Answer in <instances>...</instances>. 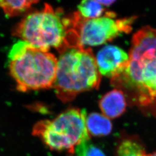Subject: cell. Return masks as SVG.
I'll return each mask as SVG.
<instances>
[{"mask_svg": "<svg viewBox=\"0 0 156 156\" xmlns=\"http://www.w3.org/2000/svg\"><path fill=\"white\" fill-rule=\"evenodd\" d=\"M128 66L111 78L112 85L122 89L133 104L156 112V29L145 26L134 34Z\"/></svg>", "mask_w": 156, "mask_h": 156, "instance_id": "obj_1", "label": "cell"}, {"mask_svg": "<svg viewBox=\"0 0 156 156\" xmlns=\"http://www.w3.org/2000/svg\"><path fill=\"white\" fill-rule=\"evenodd\" d=\"M58 51L60 55L53 88L60 100L67 103L81 93L99 87L101 75L90 48L70 45Z\"/></svg>", "mask_w": 156, "mask_h": 156, "instance_id": "obj_2", "label": "cell"}, {"mask_svg": "<svg viewBox=\"0 0 156 156\" xmlns=\"http://www.w3.org/2000/svg\"><path fill=\"white\" fill-rule=\"evenodd\" d=\"M8 57L9 72L19 91L53 88L57 59L52 53L21 41L13 46Z\"/></svg>", "mask_w": 156, "mask_h": 156, "instance_id": "obj_3", "label": "cell"}, {"mask_svg": "<svg viewBox=\"0 0 156 156\" xmlns=\"http://www.w3.org/2000/svg\"><path fill=\"white\" fill-rule=\"evenodd\" d=\"M62 15V11L46 4L42 9L24 17L13 35L41 50L54 48L59 51L66 46L69 27L68 17Z\"/></svg>", "mask_w": 156, "mask_h": 156, "instance_id": "obj_4", "label": "cell"}, {"mask_svg": "<svg viewBox=\"0 0 156 156\" xmlns=\"http://www.w3.org/2000/svg\"><path fill=\"white\" fill-rule=\"evenodd\" d=\"M86 117L84 109L69 108L52 120L38 122L32 134L51 150L67 151L73 154L79 144L90 139Z\"/></svg>", "mask_w": 156, "mask_h": 156, "instance_id": "obj_5", "label": "cell"}, {"mask_svg": "<svg viewBox=\"0 0 156 156\" xmlns=\"http://www.w3.org/2000/svg\"><path fill=\"white\" fill-rule=\"evenodd\" d=\"M115 13L106 12L103 17L86 19L79 12L69 17V29L78 45L95 46L102 45L123 33H129L134 17L113 20Z\"/></svg>", "mask_w": 156, "mask_h": 156, "instance_id": "obj_6", "label": "cell"}, {"mask_svg": "<svg viewBox=\"0 0 156 156\" xmlns=\"http://www.w3.org/2000/svg\"><path fill=\"white\" fill-rule=\"evenodd\" d=\"M95 59L101 75L111 79L123 73L129 61V55L113 45H107L101 49Z\"/></svg>", "mask_w": 156, "mask_h": 156, "instance_id": "obj_7", "label": "cell"}, {"mask_svg": "<svg viewBox=\"0 0 156 156\" xmlns=\"http://www.w3.org/2000/svg\"><path fill=\"white\" fill-rule=\"evenodd\" d=\"M102 114L109 119L120 116L125 111L127 102L122 90L115 89L104 95L99 102Z\"/></svg>", "mask_w": 156, "mask_h": 156, "instance_id": "obj_8", "label": "cell"}, {"mask_svg": "<svg viewBox=\"0 0 156 156\" xmlns=\"http://www.w3.org/2000/svg\"><path fill=\"white\" fill-rule=\"evenodd\" d=\"M86 127L90 135L106 136L111 133L112 124L109 118L103 114L93 112L86 117Z\"/></svg>", "mask_w": 156, "mask_h": 156, "instance_id": "obj_9", "label": "cell"}, {"mask_svg": "<svg viewBox=\"0 0 156 156\" xmlns=\"http://www.w3.org/2000/svg\"><path fill=\"white\" fill-rule=\"evenodd\" d=\"M145 147L137 138L129 136L122 140L117 149V156H146Z\"/></svg>", "mask_w": 156, "mask_h": 156, "instance_id": "obj_10", "label": "cell"}, {"mask_svg": "<svg viewBox=\"0 0 156 156\" xmlns=\"http://www.w3.org/2000/svg\"><path fill=\"white\" fill-rule=\"evenodd\" d=\"M31 5L30 0H0V8L8 17L19 15Z\"/></svg>", "mask_w": 156, "mask_h": 156, "instance_id": "obj_11", "label": "cell"}, {"mask_svg": "<svg viewBox=\"0 0 156 156\" xmlns=\"http://www.w3.org/2000/svg\"><path fill=\"white\" fill-rule=\"evenodd\" d=\"M78 9L80 15L86 19L100 17L105 11L102 5L95 0H82Z\"/></svg>", "mask_w": 156, "mask_h": 156, "instance_id": "obj_12", "label": "cell"}, {"mask_svg": "<svg viewBox=\"0 0 156 156\" xmlns=\"http://www.w3.org/2000/svg\"><path fill=\"white\" fill-rule=\"evenodd\" d=\"M76 156H106L101 149L94 145L89 140L81 142L76 147Z\"/></svg>", "mask_w": 156, "mask_h": 156, "instance_id": "obj_13", "label": "cell"}, {"mask_svg": "<svg viewBox=\"0 0 156 156\" xmlns=\"http://www.w3.org/2000/svg\"><path fill=\"white\" fill-rule=\"evenodd\" d=\"M101 5L105 6H109L112 4L116 0H95Z\"/></svg>", "mask_w": 156, "mask_h": 156, "instance_id": "obj_14", "label": "cell"}, {"mask_svg": "<svg viewBox=\"0 0 156 156\" xmlns=\"http://www.w3.org/2000/svg\"><path fill=\"white\" fill-rule=\"evenodd\" d=\"M146 156H156V152H154V153H151V154H147Z\"/></svg>", "mask_w": 156, "mask_h": 156, "instance_id": "obj_15", "label": "cell"}, {"mask_svg": "<svg viewBox=\"0 0 156 156\" xmlns=\"http://www.w3.org/2000/svg\"></svg>", "mask_w": 156, "mask_h": 156, "instance_id": "obj_16", "label": "cell"}]
</instances>
